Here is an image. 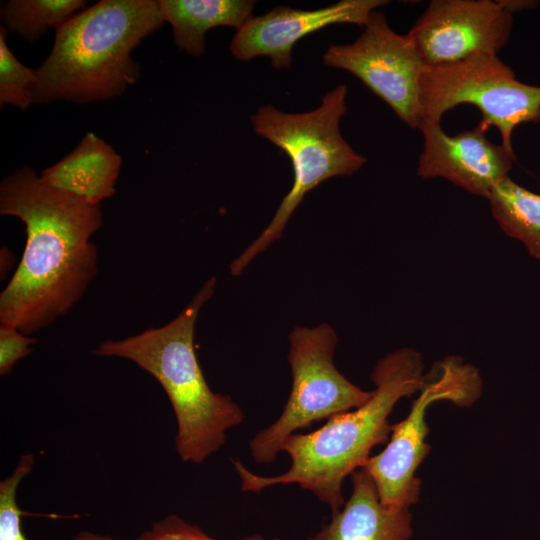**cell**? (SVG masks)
<instances>
[{
  "label": "cell",
  "mask_w": 540,
  "mask_h": 540,
  "mask_svg": "<svg viewBox=\"0 0 540 540\" xmlns=\"http://www.w3.org/2000/svg\"><path fill=\"white\" fill-rule=\"evenodd\" d=\"M337 341L336 332L326 323L312 328L296 326L291 331V391L277 420L249 442L256 463H272L290 435L316 421L356 409L372 397L373 390H362L336 368L333 357Z\"/></svg>",
  "instance_id": "6"
},
{
  "label": "cell",
  "mask_w": 540,
  "mask_h": 540,
  "mask_svg": "<svg viewBox=\"0 0 540 540\" xmlns=\"http://www.w3.org/2000/svg\"><path fill=\"white\" fill-rule=\"evenodd\" d=\"M512 14L499 1L433 0L406 34L428 67L478 53L497 55L507 43Z\"/></svg>",
  "instance_id": "10"
},
{
  "label": "cell",
  "mask_w": 540,
  "mask_h": 540,
  "mask_svg": "<svg viewBox=\"0 0 540 540\" xmlns=\"http://www.w3.org/2000/svg\"><path fill=\"white\" fill-rule=\"evenodd\" d=\"M501 5L509 11L511 14L526 9L534 8L538 2L536 1H522V0H503L499 1Z\"/></svg>",
  "instance_id": "22"
},
{
  "label": "cell",
  "mask_w": 540,
  "mask_h": 540,
  "mask_svg": "<svg viewBox=\"0 0 540 540\" xmlns=\"http://www.w3.org/2000/svg\"><path fill=\"white\" fill-rule=\"evenodd\" d=\"M481 392L479 370L461 357L448 356L434 362L408 415L392 425L386 447L362 467L375 482L386 509H409L418 501L421 480L416 477V471L431 449L426 443L429 406L450 401L459 407H469L480 398Z\"/></svg>",
  "instance_id": "7"
},
{
  "label": "cell",
  "mask_w": 540,
  "mask_h": 540,
  "mask_svg": "<svg viewBox=\"0 0 540 540\" xmlns=\"http://www.w3.org/2000/svg\"><path fill=\"white\" fill-rule=\"evenodd\" d=\"M421 102L423 122L438 124L445 112L460 104L476 106L480 121L498 128L501 145L511 154L515 127L540 122V87L518 81L497 55L478 53L428 67L422 76Z\"/></svg>",
  "instance_id": "8"
},
{
  "label": "cell",
  "mask_w": 540,
  "mask_h": 540,
  "mask_svg": "<svg viewBox=\"0 0 540 540\" xmlns=\"http://www.w3.org/2000/svg\"><path fill=\"white\" fill-rule=\"evenodd\" d=\"M36 342L13 326L0 324V375L10 373L18 360L33 351L31 345Z\"/></svg>",
  "instance_id": "21"
},
{
  "label": "cell",
  "mask_w": 540,
  "mask_h": 540,
  "mask_svg": "<svg viewBox=\"0 0 540 540\" xmlns=\"http://www.w3.org/2000/svg\"><path fill=\"white\" fill-rule=\"evenodd\" d=\"M136 540H219L209 536L200 527L170 514L155 522L150 529L141 533ZM238 540H282L279 537L265 538L252 534Z\"/></svg>",
  "instance_id": "20"
},
{
  "label": "cell",
  "mask_w": 540,
  "mask_h": 540,
  "mask_svg": "<svg viewBox=\"0 0 540 540\" xmlns=\"http://www.w3.org/2000/svg\"><path fill=\"white\" fill-rule=\"evenodd\" d=\"M0 214L26 227L22 258L0 295V324L29 336L65 315L96 276L90 238L102 226L101 207L46 184L24 166L1 181Z\"/></svg>",
  "instance_id": "1"
},
{
  "label": "cell",
  "mask_w": 540,
  "mask_h": 540,
  "mask_svg": "<svg viewBox=\"0 0 540 540\" xmlns=\"http://www.w3.org/2000/svg\"><path fill=\"white\" fill-rule=\"evenodd\" d=\"M122 158L93 132H87L73 151L45 168L41 179L89 203L100 204L116 192Z\"/></svg>",
  "instance_id": "14"
},
{
  "label": "cell",
  "mask_w": 540,
  "mask_h": 540,
  "mask_svg": "<svg viewBox=\"0 0 540 540\" xmlns=\"http://www.w3.org/2000/svg\"><path fill=\"white\" fill-rule=\"evenodd\" d=\"M72 540H118L108 535H100L90 531H81Z\"/></svg>",
  "instance_id": "23"
},
{
  "label": "cell",
  "mask_w": 540,
  "mask_h": 540,
  "mask_svg": "<svg viewBox=\"0 0 540 540\" xmlns=\"http://www.w3.org/2000/svg\"><path fill=\"white\" fill-rule=\"evenodd\" d=\"M350 44L330 45L324 64L356 76L408 126L423 123L421 81L428 66L406 35L395 33L384 14L373 11Z\"/></svg>",
  "instance_id": "9"
},
{
  "label": "cell",
  "mask_w": 540,
  "mask_h": 540,
  "mask_svg": "<svg viewBox=\"0 0 540 540\" xmlns=\"http://www.w3.org/2000/svg\"><path fill=\"white\" fill-rule=\"evenodd\" d=\"M211 277L172 321L120 340H106L93 351L99 357L128 359L152 375L171 403L176 423L175 449L185 463L201 464L226 442V432L245 415L228 395L214 392L199 365L195 325L215 291Z\"/></svg>",
  "instance_id": "4"
},
{
  "label": "cell",
  "mask_w": 540,
  "mask_h": 540,
  "mask_svg": "<svg viewBox=\"0 0 540 540\" xmlns=\"http://www.w3.org/2000/svg\"><path fill=\"white\" fill-rule=\"evenodd\" d=\"M352 493L328 523L308 540H409L413 534L409 509L390 511L380 501L370 474L359 468L351 475Z\"/></svg>",
  "instance_id": "13"
},
{
  "label": "cell",
  "mask_w": 540,
  "mask_h": 540,
  "mask_svg": "<svg viewBox=\"0 0 540 540\" xmlns=\"http://www.w3.org/2000/svg\"><path fill=\"white\" fill-rule=\"evenodd\" d=\"M8 29L0 27V106L12 105L21 110L34 103L36 69L22 64L9 49Z\"/></svg>",
  "instance_id": "18"
},
{
  "label": "cell",
  "mask_w": 540,
  "mask_h": 540,
  "mask_svg": "<svg viewBox=\"0 0 540 540\" xmlns=\"http://www.w3.org/2000/svg\"><path fill=\"white\" fill-rule=\"evenodd\" d=\"M385 0H342L316 10L276 6L261 16H252L231 40V54L240 61L267 56L275 69H288L292 50L303 37L329 25L350 23L365 26L371 13Z\"/></svg>",
  "instance_id": "11"
},
{
  "label": "cell",
  "mask_w": 540,
  "mask_h": 540,
  "mask_svg": "<svg viewBox=\"0 0 540 540\" xmlns=\"http://www.w3.org/2000/svg\"><path fill=\"white\" fill-rule=\"evenodd\" d=\"M165 20L159 1L101 0L55 29L48 57L36 68L34 103L109 100L135 84L131 53Z\"/></svg>",
  "instance_id": "3"
},
{
  "label": "cell",
  "mask_w": 540,
  "mask_h": 540,
  "mask_svg": "<svg viewBox=\"0 0 540 540\" xmlns=\"http://www.w3.org/2000/svg\"><path fill=\"white\" fill-rule=\"evenodd\" d=\"M487 199L502 231L521 241L528 253L540 260V195L506 177Z\"/></svg>",
  "instance_id": "16"
},
{
  "label": "cell",
  "mask_w": 540,
  "mask_h": 540,
  "mask_svg": "<svg viewBox=\"0 0 540 540\" xmlns=\"http://www.w3.org/2000/svg\"><path fill=\"white\" fill-rule=\"evenodd\" d=\"M423 369L421 354L414 349L401 348L387 354L371 374L375 388L369 401L330 417L313 432H297L283 442L282 451L291 459L287 471L261 476L233 459L241 490L259 493L276 485L297 484L327 504L332 513L339 511L345 503V478L363 467L375 446L389 440V415L399 400L419 392Z\"/></svg>",
  "instance_id": "2"
},
{
  "label": "cell",
  "mask_w": 540,
  "mask_h": 540,
  "mask_svg": "<svg viewBox=\"0 0 540 540\" xmlns=\"http://www.w3.org/2000/svg\"><path fill=\"white\" fill-rule=\"evenodd\" d=\"M255 1L159 0L165 22L179 49L198 57L205 52L207 31L218 26L240 29L251 17Z\"/></svg>",
  "instance_id": "15"
},
{
  "label": "cell",
  "mask_w": 540,
  "mask_h": 540,
  "mask_svg": "<svg viewBox=\"0 0 540 540\" xmlns=\"http://www.w3.org/2000/svg\"><path fill=\"white\" fill-rule=\"evenodd\" d=\"M423 151L417 173L420 177L444 178L477 196L488 198L515 161L514 154L485 135L488 127L479 122L471 129L448 136L438 123L423 122Z\"/></svg>",
  "instance_id": "12"
},
{
  "label": "cell",
  "mask_w": 540,
  "mask_h": 540,
  "mask_svg": "<svg viewBox=\"0 0 540 540\" xmlns=\"http://www.w3.org/2000/svg\"><path fill=\"white\" fill-rule=\"evenodd\" d=\"M33 466V454H23L12 474L0 482V540H29L22 531L23 512L18 506L16 493Z\"/></svg>",
  "instance_id": "19"
},
{
  "label": "cell",
  "mask_w": 540,
  "mask_h": 540,
  "mask_svg": "<svg viewBox=\"0 0 540 540\" xmlns=\"http://www.w3.org/2000/svg\"><path fill=\"white\" fill-rule=\"evenodd\" d=\"M347 87L338 85L322 96L321 105L309 112L285 113L271 105L258 108L251 117L254 131L283 150L290 158L294 182L274 217L259 237L230 265L239 276L248 264L279 239L304 196L321 182L358 171L366 158L342 137L339 123L346 113Z\"/></svg>",
  "instance_id": "5"
},
{
  "label": "cell",
  "mask_w": 540,
  "mask_h": 540,
  "mask_svg": "<svg viewBox=\"0 0 540 540\" xmlns=\"http://www.w3.org/2000/svg\"><path fill=\"white\" fill-rule=\"evenodd\" d=\"M86 4L85 0H10L1 5L0 18L8 30L34 42Z\"/></svg>",
  "instance_id": "17"
}]
</instances>
